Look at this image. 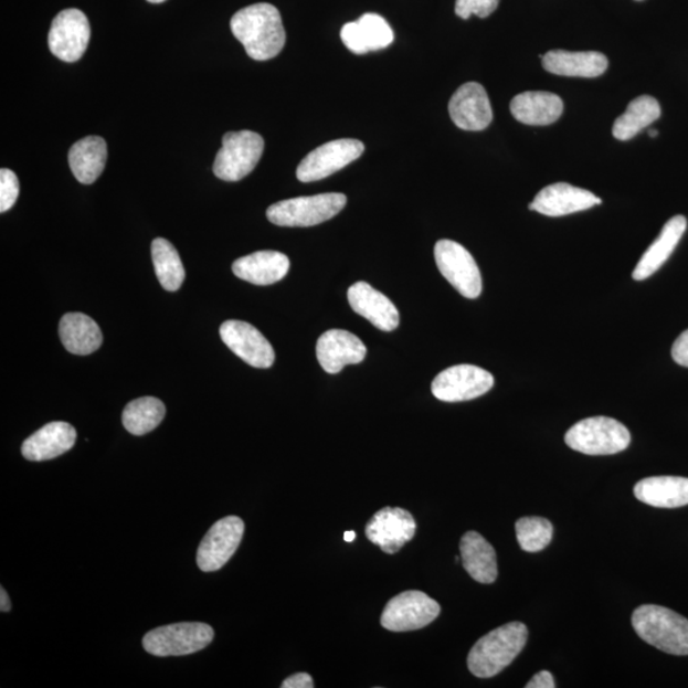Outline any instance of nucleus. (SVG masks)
Masks as SVG:
<instances>
[{
    "mask_svg": "<svg viewBox=\"0 0 688 688\" xmlns=\"http://www.w3.org/2000/svg\"><path fill=\"white\" fill-rule=\"evenodd\" d=\"M282 688H313L314 681L308 674H296L285 679Z\"/></svg>",
    "mask_w": 688,
    "mask_h": 688,
    "instance_id": "e433bc0d",
    "label": "nucleus"
},
{
    "mask_svg": "<svg viewBox=\"0 0 688 688\" xmlns=\"http://www.w3.org/2000/svg\"><path fill=\"white\" fill-rule=\"evenodd\" d=\"M543 68L558 76L595 78L608 68L606 55L596 52L552 50L542 57Z\"/></svg>",
    "mask_w": 688,
    "mask_h": 688,
    "instance_id": "5701e85b",
    "label": "nucleus"
},
{
    "mask_svg": "<svg viewBox=\"0 0 688 688\" xmlns=\"http://www.w3.org/2000/svg\"><path fill=\"white\" fill-rule=\"evenodd\" d=\"M441 611V604L424 592L407 591L388 602L380 624L389 632H413L434 623Z\"/></svg>",
    "mask_w": 688,
    "mask_h": 688,
    "instance_id": "6e6552de",
    "label": "nucleus"
},
{
    "mask_svg": "<svg viewBox=\"0 0 688 688\" xmlns=\"http://www.w3.org/2000/svg\"><path fill=\"white\" fill-rule=\"evenodd\" d=\"M220 336L237 358L256 369H269L276 354L268 339L258 329L240 320H227L220 328Z\"/></svg>",
    "mask_w": 688,
    "mask_h": 688,
    "instance_id": "4468645a",
    "label": "nucleus"
},
{
    "mask_svg": "<svg viewBox=\"0 0 688 688\" xmlns=\"http://www.w3.org/2000/svg\"><path fill=\"white\" fill-rule=\"evenodd\" d=\"M91 36L85 13L76 8L57 14L49 31V47L63 62H77L86 53Z\"/></svg>",
    "mask_w": 688,
    "mask_h": 688,
    "instance_id": "ddd939ff",
    "label": "nucleus"
},
{
    "mask_svg": "<svg viewBox=\"0 0 688 688\" xmlns=\"http://www.w3.org/2000/svg\"><path fill=\"white\" fill-rule=\"evenodd\" d=\"M367 346L358 336L341 329L322 334L317 343V358L328 374H338L347 364H358L367 358Z\"/></svg>",
    "mask_w": 688,
    "mask_h": 688,
    "instance_id": "f3484780",
    "label": "nucleus"
},
{
    "mask_svg": "<svg viewBox=\"0 0 688 688\" xmlns=\"http://www.w3.org/2000/svg\"><path fill=\"white\" fill-rule=\"evenodd\" d=\"M68 161L73 176L82 184H93L102 176L107 161L105 139L97 136L82 138L70 149Z\"/></svg>",
    "mask_w": 688,
    "mask_h": 688,
    "instance_id": "c85d7f7f",
    "label": "nucleus"
},
{
    "mask_svg": "<svg viewBox=\"0 0 688 688\" xmlns=\"http://www.w3.org/2000/svg\"><path fill=\"white\" fill-rule=\"evenodd\" d=\"M660 105L652 96H641L628 104L625 114L613 124V136L618 140H628L652 126L660 118Z\"/></svg>",
    "mask_w": 688,
    "mask_h": 688,
    "instance_id": "c756f323",
    "label": "nucleus"
},
{
    "mask_svg": "<svg viewBox=\"0 0 688 688\" xmlns=\"http://www.w3.org/2000/svg\"><path fill=\"white\" fill-rule=\"evenodd\" d=\"M633 627L645 643L673 656H688V620L666 607L645 604L636 608Z\"/></svg>",
    "mask_w": 688,
    "mask_h": 688,
    "instance_id": "7ed1b4c3",
    "label": "nucleus"
},
{
    "mask_svg": "<svg viewBox=\"0 0 688 688\" xmlns=\"http://www.w3.org/2000/svg\"><path fill=\"white\" fill-rule=\"evenodd\" d=\"M347 297L352 310L378 329L393 331L400 326V313L394 304L367 282H358L348 288Z\"/></svg>",
    "mask_w": 688,
    "mask_h": 688,
    "instance_id": "aec40b11",
    "label": "nucleus"
},
{
    "mask_svg": "<svg viewBox=\"0 0 688 688\" xmlns=\"http://www.w3.org/2000/svg\"><path fill=\"white\" fill-rule=\"evenodd\" d=\"M649 136H650V137H653V138H656V137L658 136V130H656V129H650V130H649Z\"/></svg>",
    "mask_w": 688,
    "mask_h": 688,
    "instance_id": "a19ab883",
    "label": "nucleus"
},
{
    "mask_svg": "<svg viewBox=\"0 0 688 688\" xmlns=\"http://www.w3.org/2000/svg\"><path fill=\"white\" fill-rule=\"evenodd\" d=\"M60 336L65 350L78 356L94 353L103 343L97 322L82 313L65 314L60 325Z\"/></svg>",
    "mask_w": 688,
    "mask_h": 688,
    "instance_id": "cd10ccee",
    "label": "nucleus"
},
{
    "mask_svg": "<svg viewBox=\"0 0 688 688\" xmlns=\"http://www.w3.org/2000/svg\"><path fill=\"white\" fill-rule=\"evenodd\" d=\"M76 442V428L66 422H50L24 441L22 454L31 462L50 461L70 452Z\"/></svg>",
    "mask_w": 688,
    "mask_h": 688,
    "instance_id": "412c9836",
    "label": "nucleus"
},
{
    "mask_svg": "<svg viewBox=\"0 0 688 688\" xmlns=\"http://www.w3.org/2000/svg\"><path fill=\"white\" fill-rule=\"evenodd\" d=\"M149 3L159 4L165 2V0H148Z\"/></svg>",
    "mask_w": 688,
    "mask_h": 688,
    "instance_id": "79ce46f5",
    "label": "nucleus"
},
{
    "mask_svg": "<svg viewBox=\"0 0 688 688\" xmlns=\"http://www.w3.org/2000/svg\"><path fill=\"white\" fill-rule=\"evenodd\" d=\"M673 358L681 367L688 368V329L676 339Z\"/></svg>",
    "mask_w": 688,
    "mask_h": 688,
    "instance_id": "c9c22d12",
    "label": "nucleus"
},
{
    "mask_svg": "<svg viewBox=\"0 0 688 688\" xmlns=\"http://www.w3.org/2000/svg\"><path fill=\"white\" fill-rule=\"evenodd\" d=\"M356 538V533L353 532V530H350V532H346L345 533V541L346 542H353Z\"/></svg>",
    "mask_w": 688,
    "mask_h": 688,
    "instance_id": "ea45409f",
    "label": "nucleus"
},
{
    "mask_svg": "<svg viewBox=\"0 0 688 688\" xmlns=\"http://www.w3.org/2000/svg\"><path fill=\"white\" fill-rule=\"evenodd\" d=\"M364 146L358 139H337L315 148L298 165L296 177L303 182L318 181L334 176L347 165L358 160Z\"/></svg>",
    "mask_w": 688,
    "mask_h": 688,
    "instance_id": "f8f14e48",
    "label": "nucleus"
},
{
    "mask_svg": "<svg viewBox=\"0 0 688 688\" xmlns=\"http://www.w3.org/2000/svg\"><path fill=\"white\" fill-rule=\"evenodd\" d=\"M449 114L455 126L469 131L486 129L494 118L490 98L476 82L466 83L453 95Z\"/></svg>",
    "mask_w": 688,
    "mask_h": 688,
    "instance_id": "dca6fc26",
    "label": "nucleus"
},
{
    "mask_svg": "<svg viewBox=\"0 0 688 688\" xmlns=\"http://www.w3.org/2000/svg\"><path fill=\"white\" fill-rule=\"evenodd\" d=\"M565 442L579 453L612 455L627 449L632 435L617 420L600 416L578 422L568 431Z\"/></svg>",
    "mask_w": 688,
    "mask_h": 688,
    "instance_id": "39448f33",
    "label": "nucleus"
},
{
    "mask_svg": "<svg viewBox=\"0 0 688 688\" xmlns=\"http://www.w3.org/2000/svg\"><path fill=\"white\" fill-rule=\"evenodd\" d=\"M435 261L438 271L462 296L477 298L483 293L478 265L466 247L452 240H441L435 245Z\"/></svg>",
    "mask_w": 688,
    "mask_h": 688,
    "instance_id": "1a4fd4ad",
    "label": "nucleus"
},
{
    "mask_svg": "<svg viewBox=\"0 0 688 688\" xmlns=\"http://www.w3.org/2000/svg\"><path fill=\"white\" fill-rule=\"evenodd\" d=\"M20 194V182L10 169L0 170V212L10 211Z\"/></svg>",
    "mask_w": 688,
    "mask_h": 688,
    "instance_id": "72a5a7b5",
    "label": "nucleus"
},
{
    "mask_svg": "<svg viewBox=\"0 0 688 688\" xmlns=\"http://www.w3.org/2000/svg\"><path fill=\"white\" fill-rule=\"evenodd\" d=\"M244 530V521L239 517L215 521L198 547V568L212 573L225 567L242 543Z\"/></svg>",
    "mask_w": 688,
    "mask_h": 688,
    "instance_id": "9b49d317",
    "label": "nucleus"
},
{
    "mask_svg": "<svg viewBox=\"0 0 688 688\" xmlns=\"http://www.w3.org/2000/svg\"><path fill=\"white\" fill-rule=\"evenodd\" d=\"M416 520L411 512L401 508L380 509L367 526V537L381 551L394 554L416 534Z\"/></svg>",
    "mask_w": 688,
    "mask_h": 688,
    "instance_id": "2eb2a0df",
    "label": "nucleus"
},
{
    "mask_svg": "<svg viewBox=\"0 0 688 688\" xmlns=\"http://www.w3.org/2000/svg\"><path fill=\"white\" fill-rule=\"evenodd\" d=\"M264 139L252 130L230 131L213 163L214 176L225 181H239L248 176L262 159Z\"/></svg>",
    "mask_w": 688,
    "mask_h": 688,
    "instance_id": "423d86ee",
    "label": "nucleus"
},
{
    "mask_svg": "<svg viewBox=\"0 0 688 688\" xmlns=\"http://www.w3.org/2000/svg\"><path fill=\"white\" fill-rule=\"evenodd\" d=\"M347 197L341 193L286 199L271 205L267 218L282 227L317 226L336 218L345 209Z\"/></svg>",
    "mask_w": 688,
    "mask_h": 688,
    "instance_id": "20e7f679",
    "label": "nucleus"
},
{
    "mask_svg": "<svg viewBox=\"0 0 688 688\" xmlns=\"http://www.w3.org/2000/svg\"><path fill=\"white\" fill-rule=\"evenodd\" d=\"M686 229L687 220L684 215H676V218L670 219L663 227L656 242L649 246L639 263H637L633 278L635 281H644L652 277L673 255Z\"/></svg>",
    "mask_w": 688,
    "mask_h": 688,
    "instance_id": "a878e982",
    "label": "nucleus"
},
{
    "mask_svg": "<svg viewBox=\"0 0 688 688\" xmlns=\"http://www.w3.org/2000/svg\"><path fill=\"white\" fill-rule=\"evenodd\" d=\"M499 3L500 0H457L455 13L463 20H468L474 14L479 19H486L497 10Z\"/></svg>",
    "mask_w": 688,
    "mask_h": 688,
    "instance_id": "f704fd0d",
    "label": "nucleus"
},
{
    "mask_svg": "<svg viewBox=\"0 0 688 688\" xmlns=\"http://www.w3.org/2000/svg\"><path fill=\"white\" fill-rule=\"evenodd\" d=\"M636 2H642V0H636Z\"/></svg>",
    "mask_w": 688,
    "mask_h": 688,
    "instance_id": "37998d69",
    "label": "nucleus"
},
{
    "mask_svg": "<svg viewBox=\"0 0 688 688\" xmlns=\"http://www.w3.org/2000/svg\"><path fill=\"white\" fill-rule=\"evenodd\" d=\"M602 204V199L582 188H576L567 182H558L546 187L538 193L534 201L529 204L530 211L561 218L571 213L582 212Z\"/></svg>",
    "mask_w": 688,
    "mask_h": 688,
    "instance_id": "a211bd4d",
    "label": "nucleus"
},
{
    "mask_svg": "<svg viewBox=\"0 0 688 688\" xmlns=\"http://www.w3.org/2000/svg\"><path fill=\"white\" fill-rule=\"evenodd\" d=\"M495 384L490 372L475 364H457L444 370L431 385L438 401L466 402L490 392Z\"/></svg>",
    "mask_w": 688,
    "mask_h": 688,
    "instance_id": "9d476101",
    "label": "nucleus"
},
{
    "mask_svg": "<svg viewBox=\"0 0 688 688\" xmlns=\"http://www.w3.org/2000/svg\"><path fill=\"white\" fill-rule=\"evenodd\" d=\"M343 44L350 52L363 55L391 45L394 32L391 24L377 13H367L356 22H348L341 31Z\"/></svg>",
    "mask_w": 688,
    "mask_h": 688,
    "instance_id": "6ab92c4d",
    "label": "nucleus"
},
{
    "mask_svg": "<svg viewBox=\"0 0 688 688\" xmlns=\"http://www.w3.org/2000/svg\"><path fill=\"white\" fill-rule=\"evenodd\" d=\"M165 414V404L157 398H138L124 409L123 425L131 435L144 436L161 424Z\"/></svg>",
    "mask_w": 688,
    "mask_h": 688,
    "instance_id": "7c9ffc66",
    "label": "nucleus"
},
{
    "mask_svg": "<svg viewBox=\"0 0 688 688\" xmlns=\"http://www.w3.org/2000/svg\"><path fill=\"white\" fill-rule=\"evenodd\" d=\"M461 560L467 573L480 584H493L499 574L493 544L477 532L462 537Z\"/></svg>",
    "mask_w": 688,
    "mask_h": 688,
    "instance_id": "bb28decb",
    "label": "nucleus"
},
{
    "mask_svg": "<svg viewBox=\"0 0 688 688\" xmlns=\"http://www.w3.org/2000/svg\"><path fill=\"white\" fill-rule=\"evenodd\" d=\"M151 252L156 276L161 286L166 292H178L186 279V269L176 246L159 237L154 240Z\"/></svg>",
    "mask_w": 688,
    "mask_h": 688,
    "instance_id": "2f4dec72",
    "label": "nucleus"
},
{
    "mask_svg": "<svg viewBox=\"0 0 688 688\" xmlns=\"http://www.w3.org/2000/svg\"><path fill=\"white\" fill-rule=\"evenodd\" d=\"M231 31L254 61L276 57L286 44V31L275 6L256 3L240 10L231 19Z\"/></svg>",
    "mask_w": 688,
    "mask_h": 688,
    "instance_id": "f257e3e1",
    "label": "nucleus"
},
{
    "mask_svg": "<svg viewBox=\"0 0 688 688\" xmlns=\"http://www.w3.org/2000/svg\"><path fill=\"white\" fill-rule=\"evenodd\" d=\"M288 269V256L273 251L256 252L232 264L236 277L256 286L277 284L286 277Z\"/></svg>",
    "mask_w": 688,
    "mask_h": 688,
    "instance_id": "4be33fe9",
    "label": "nucleus"
},
{
    "mask_svg": "<svg viewBox=\"0 0 688 688\" xmlns=\"http://www.w3.org/2000/svg\"><path fill=\"white\" fill-rule=\"evenodd\" d=\"M636 499L654 508L676 509L688 505V478L659 476L644 478L634 488Z\"/></svg>",
    "mask_w": 688,
    "mask_h": 688,
    "instance_id": "393cba45",
    "label": "nucleus"
},
{
    "mask_svg": "<svg viewBox=\"0 0 688 688\" xmlns=\"http://www.w3.org/2000/svg\"><path fill=\"white\" fill-rule=\"evenodd\" d=\"M11 608H12V604H11L10 596H8V593L4 591V588H2V590H0V610H2V612H10Z\"/></svg>",
    "mask_w": 688,
    "mask_h": 688,
    "instance_id": "58836bf2",
    "label": "nucleus"
},
{
    "mask_svg": "<svg viewBox=\"0 0 688 688\" xmlns=\"http://www.w3.org/2000/svg\"><path fill=\"white\" fill-rule=\"evenodd\" d=\"M528 641V628L521 623H510L488 633L474 645L468 656L470 674L491 678L511 665Z\"/></svg>",
    "mask_w": 688,
    "mask_h": 688,
    "instance_id": "f03ea898",
    "label": "nucleus"
},
{
    "mask_svg": "<svg viewBox=\"0 0 688 688\" xmlns=\"http://www.w3.org/2000/svg\"><path fill=\"white\" fill-rule=\"evenodd\" d=\"M516 532L521 550L540 552L551 543L553 527L550 520L540 517H527L517 521Z\"/></svg>",
    "mask_w": 688,
    "mask_h": 688,
    "instance_id": "473e14b6",
    "label": "nucleus"
},
{
    "mask_svg": "<svg viewBox=\"0 0 688 688\" xmlns=\"http://www.w3.org/2000/svg\"><path fill=\"white\" fill-rule=\"evenodd\" d=\"M214 637L213 628L202 623H181L152 629L144 637L146 652L156 657H180L203 650Z\"/></svg>",
    "mask_w": 688,
    "mask_h": 688,
    "instance_id": "0eeeda50",
    "label": "nucleus"
},
{
    "mask_svg": "<svg viewBox=\"0 0 688 688\" xmlns=\"http://www.w3.org/2000/svg\"><path fill=\"white\" fill-rule=\"evenodd\" d=\"M510 112L514 118L527 126L543 127L561 118L563 103L558 95L532 91L514 97Z\"/></svg>",
    "mask_w": 688,
    "mask_h": 688,
    "instance_id": "b1692460",
    "label": "nucleus"
},
{
    "mask_svg": "<svg viewBox=\"0 0 688 688\" xmlns=\"http://www.w3.org/2000/svg\"><path fill=\"white\" fill-rule=\"evenodd\" d=\"M527 688H553L557 687L554 685V679L549 670H542V673H538L533 676L532 679L526 685Z\"/></svg>",
    "mask_w": 688,
    "mask_h": 688,
    "instance_id": "4c0bfd02",
    "label": "nucleus"
}]
</instances>
